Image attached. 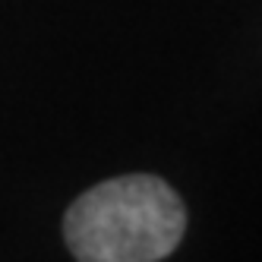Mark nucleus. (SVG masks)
Returning <instances> with one entry per match:
<instances>
[{
  "label": "nucleus",
  "instance_id": "f257e3e1",
  "mask_svg": "<svg viewBox=\"0 0 262 262\" xmlns=\"http://www.w3.org/2000/svg\"><path fill=\"white\" fill-rule=\"evenodd\" d=\"M183 231L180 196L148 174L92 186L63 218L67 247L79 262H158L177 250Z\"/></svg>",
  "mask_w": 262,
  "mask_h": 262
}]
</instances>
